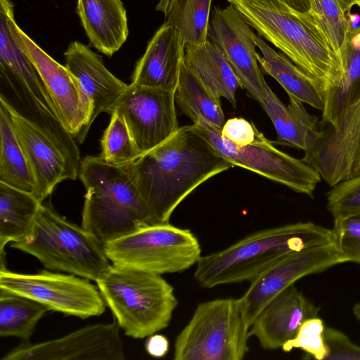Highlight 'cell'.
Here are the masks:
<instances>
[{"label": "cell", "mask_w": 360, "mask_h": 360, "mask_svg": "<svg viewBox=\"0 0 360 360\" xmlns=\"http://www.w3.org/2000/svg\"><path fill=\"white\" fill-rule=\"evenodd\" d=\"M126 165L156 224L169 222L198 186L233 167L193 124L179 127L166 141Z\"/></svg>", "instance_id": "obj_1"}, {"label": "cell", "mask_w": 360, "mask_h": 360, "mask_svg": "<svg viewBox=\"0 0 360 360\" xmlns=\"http://www.w3.org/2000/svg\"><path fill=\"white\" fill-rule=\"evenodd\" d=\"M332 230L297 222L255 231L219 251L202 255L194 278L202 288L251 281L283 257L332 243Z\"/></svg>", "instance_id": "obj_2"}, {"label": "cell", "mask_w": 360, "mask_h": 360, "mask_svg": "<svg viewBox=\"0 0 360 360\" xmlns=\"http://www.w3.org/2000/svg\"><path fill=\"white\" fill-rule=\"evenodd\" d=\"M79 177L86 189L82 226L103 245L156 224L126 165L88 155L82 160Z\"/></svg>", "instance_id": "obj_3"}, {"label": "cell", "mask_w": 360, "mask_h": 360, "mask_svg": "<svg viewBox=\"0 0 360 360\" xmlns=\"http://www.w3.org/2000/svg\"><path fill=\"white\" fill-rule=\"evenodd\" d=\"M227 1L259 36L317 80L324 94L339 81L340 66L307 12L297 11L279 0Z\"/></svg>", "instance_id": "obj_4"}, {"label": "cell", "mask_w": 360, "mask_h": 360, "mask_svg": "<svg viewBox=\"0 0 360 360\" xmlns=\"http://www.w3.org/2000/svg\"><path fill=\"white\" fill-rule=\"evenodd\" d=\"M96 283L119 327L134 339L166 328L178 305L173 286L160 274L112 264Z\"/></svg>", "instance_id": "obj_5"}, {"label": "cell", "mask_w": 360, "mask_h": 360, "mask_svg": "<svg viewBox=\"0 0 360 360\" xmlns=\"http://www.w3.org/2000/svg\"><path fill=\"white\" fill-rule=\"evenodd\" d=\"M10 247L37 258L45 268L96 281L110 265L104 245L82 226L42 203L31 232Z\"/></svg>", "instance_id": "obj_6"}, {"label": "cell", "mask_w": 360, "mask_h": 360, "mask_svg": "<svg viewBox=\"0 0 360 360\" xmlns=\"http://www.w3.org/2000/svg\"><path fill=\"white\" fill-rule=\"evenodd\" d=\"M250 326L239 298L201 302L176 336L174 360H241L249 351Z\"/></svg>", "instance_id": "obj_7"}, {"label": "cell", "mask_w": 360, "mask_h": 360, "mask_svg": "<svg viewBox=\"0 0 360 360\" xmlns=\"http://www.w3.org/2000/svg\"><path fill=\"white\" fill-rule=\"evenodd\" d=\"M104 249L112 264L160 275L184 272L202 256L191 231L169 222L143 226L104 244Z\"/></svg>", "instance_id": "obj_8"}, {"label": "cell", "mask_w": 360, "mask_h": 360, "mask_svg": "<svg viewBox=\"0 0 360 360\" xmlns=\"http://www.w3.org/2000/svg\"><path fill=\"white\" fill-rule=\"evenodd\" d=\"M193 125L196 132L233 167L247 169L295 192L314 197L321 180L320 174L302 160L277 149L261 131H258L252 143L238 146L223 138L221 130L207 123L200 122Z\"/></svg>", "instance_id": "obj_9"}, {"label": "cell", "mask_w": 360, "mask_h": 360, "mask_svg": "<svg viewBox=\"0 0 360 360\" xmlns=\"http://www.w3.org/2000/svg\"><path fill=\"white\" fill-rule=\"evenodd\" d=\"M90 281L48 270L21 274L0 269L1 290L34 300L49 311L80 319L98 316L105 310L98 286Z\"/></svg>", "instance_id": "obj_10"}, {"label": "cell", "mask_w": 360, "mask_h": 360, "mask_svg": "<svg viewBox=\"0 0 360 360\" xmlns=\"http://www.w3.org/2000/svg\"><path fill=\"white\" fill-rule=\"evenodd\" d=\"M120 328L114 319L108 323L88 325L41 342L23 341L1 360H124Z\"/></svg>", "instance_id": "obj_11"}, {"label": "cell", "mask_w": 360, "mask_h": 360, "mask_svg": "<svg viewBox=\"0 0 360 360\" xmlns=\"http://www.w3.org/2000/svg\"><path fill=\"white\" fill-rule=\"evenodd\" d=\"M175 103L173 91L128 85L115 110L124 118L140 155L179 129Z\"/></svg>", "instance_id": "obj_12"}, {"label": "cell", "mask_w": 360, "mask_h": 360, "mask_svg": "<svg viewBox=\"0 0 360 360\" xmlns=\"http://www.w3.org/2000/svg\"><path fill=\"white\" fill-rule=\"evenodd\" d=\"M24 51L39 73L65 129L82 143L89 130L91 104L77 78L46 53L16 24Z\"/></svg>", "instance_id": "obj_13"}, {"label": "cell", "mask_w": 360, "mask_h": 360, "mask_svg": "<svg viewBox=\"0 0 360 360\" xmlns=\"http://www.w3.org/2000/svg\"><path fill=\"white\" fill-rule=\"evenodd\" d=\"M341 263L344 262L332 243L294 252L280 259L251 281L240 297L247 323L250 327L262 309L297 280Z\"/></svg>", "instance_id": "obj_14"}, {"label": "cell", "mask_w": 360, "mask_h": 360, "mask_svg": "<svg viewBox=\"0 0 360 360\" xmlns=\"http://www.w3.org/2000/svg\"><path fill=\"white\" fill-rule=\"evenodd\" d=\"M254 32L240 12L232 5L214 7L207 39L226 59L239 85L258 101L268 85L258 65Z\"/></svg>", "instance_id": "obj_15"}, {"label": "cell", "mask_w": 360, "mask_h": 360, "mask_svg": "<svg viewBox=\"0 0 360 360\" xmlns=\"http://www.w3.org/2000/svg\"><path fill=\"white\" fill-rule=\"evenodd\" d=\"M329 125L302 160L333 186L360 174V99Z\"/></svg>", "instance_id": "obj_16"}, {"label": "cell", "mask_w": 360, "mask_h": 360, "mask_svg": "<svg viewBox=\"0 0 360 360\" xmlns=\"http://www.w3.org/2000/svg\"><path fill=\"white\" fill-rule=\"evenodd\" d=\"M319 307L291 285L271 299L258 313L250 327L266 350H275L292 340L302 323L318 316Z\"/></svg>", "instance_id": "obj_17"}, {"label": "cell", "mask_w": 360, "mask_h": 360, "mask_svg": "<svg viewBox=\"0 0 360 360\" xmlns=\"http://www.w3.org/2000/svg\"><path fill=\"white\" fill-rule=\"evenodd\" d=\"M5 107L35 179L33 195L42 203L58 184L66 179L75 180L79 172L43 132L16 112Z\"/></svg>", "instance_id": "obj_18"}, {"label": "cell", "mask_w": 360, "mask_h": 360, "mask_svg": "<svg viewBox=\"0 0 360 360\" xmlns=\"http://www.w3.org/2000/svg\"><path fill=\"white\" fill-rule=\"evenodd\" d=\"M65 66L77 78L91 104L89 129L102 112L111 115L128 88L105 66L102 57L78 41L64 53Z\"/></svg>", "instance_id": "obj_19"}, {"label": "cell", "mask_w": 360, "mask_h": 360, "mask_svg": "<svg viewBox=\"0 0 360 360\" xmlns=\"http://www.w3.org/2000/svg\"><path fill=\"white\" fill-rule=\"evenodd\" d=\"M185 44L179 30L165 22L148 41L131 75L136 85L176 91Z\"/></svg>", "instance_id": "obj_20"}, {"label": "cell", "mask_w": 360, "mask_h": 360, "mask_svg": "<svg viewBox=\"0 0 360 360\" xmlns=\"http://www.w3.org/2000/svg\"><path fill=\"white\" fill-rule=\"evenodd\" d=\"M0 103L16 112L43 132L79 174L82 160L79 148L55 112L39 102L20 82L1 73Z\"/></svg>", "instance_id": "obj_21"}, {"label": "cell", "mask_w": 360, "mask_h": 360, "mask_svg": "<svg viewBox=\"0 0 360 360\" xmlns=\"http://www.w3.org/2000/svg\"><path fill=\"white\" fill-rule=\"evenodd\" d=\"M77 14L90 46L111 57L129 35L127 11L121 0H77Z\"/></svg>", "instance_id": "obj_22"}, {"label": "cell", "mask_w": 360, "mask_h": 360, "mask_svg": "<svg viewBox=\"0 0 360 360\" xmlns=\"http://www.w3.org/2000/svg\"><path fill=\"white\" fill-rule=\"evenodd\" d=\"M290 98L285 105L269 85L258 102L271 119L277 133L275 144L290 146L309 152L323 134L318 128V118L310 115L303 103Z\"/></svg>", "instance_id": "obj_23"}, {"label": "cell", "mask_w": 360, "mask_h": 360, "mask_svg": "<svg viewBox=\"0 0 360 360\" xmlns=\"http://www.w3.org/2000/svg\"><path fill=\"white\" fill-rule=\"evenodd\" d=\"M253 39L262 54V56L257 55L261 70L274 77L285 90L289 97L323 112L325 107L323 86L283 53L274 51L260 36L254 33Z\"/></svg>", "instance_id": "obj_24"}, {"label": "cell", "mask_w": 360, "mask_h": 360, "mask_svg": "<svg viewBox=\"0 0 360 360\" xmlns=\"http://www.w3.org/2000/svg\"><path fill=\"white\" fill-rule=\"evenodd\" d=\"M184 63L206 87L236 107L239 82L222 53L211 41L185 44Z\"/></svg>", "instance_id": "obj_25"}, {"label": "cell", "mask_w": 360, "mask_h": 360, "mask_svg": "<svg viewBox=\"0 0 360 360\" xmlns=\"http://www.w3.org/2000/svg\"><path fill=\"white\" fill-rule=\"evenodd\" d=\"M42 203L32 193L0 182L1 256L8 243L28 236Z\"/></svg>", "instance_id": "obj_26"}, {"label": "cell", "mask_w": 360, "mask_h": 360, "mask_svg": "<svg viewBox=\"0 0 360 360\" xmlns=\"http://www.w3.org/2000/svg\"><path fill=\"white\" fill-rule=\"evenodd\" d=\"M360 99V25L352 27L341 76L325 91L322 122L334 126L340 116Z\"/></svg>", "instance_id": "obj_27"}, {"label": "cell", "mask_w": 360, "mask_h": 360, "mask_svg": "<svg viewBox=\"0 0 360 360\" xmlns=\"http://www.w3.org/2000/svg\"><path fill=\"white\" fill-rule=\"evenodd\" d=\"M221 97L214 94L183 62L175 91L180 110L193 122H205L221 130L225 121Z\"/></svg>", "instance_id": "obj_28"}, {"label": "cell", "mask_w": 360, "mask_h": 360, "mask_svg": "<svg viewBox=\"0 0 360 360\" xmlns=\"http://www.w3.org/2000/svg\"><path fill=\"white\" fill-rule=\"evenodd\" d=\"M0 182L34 193L36 181L7 108L0 103Z\"/></svg>", "instance_id": "obj_29"}, {"label": "cell", "mask_w": 360, "mask_h": 360, "mask_svg": "<svg viewBox=\"0 0 360 360\" xmlns=\"http://www.w3.org/2000/svg\"><path fill=\"white\" fill-rule=\"evenodd\" d=\"M315 28L334 55L341 72L349 34L350 14L344 11L338 0H309L306 11Z\"/></svg>", "instance_id": "obj_30"}, {"label": "cell", "mask_w": 360, "mask_h": 360, "mask_svg": "<svg viewBox=\"0 0 360 360\" xmlns=\"http://www.w3.org/2000/svg\"><path fill=\"white\" fill-rule=\"evenodd\" d=\"M48 311L34 300L0 289V336L29 341Z\"/></svg>", "instance_id": "obj_31"}, {"label": "cell", "mask_w": 360, "mask_h": 360, "mask_svg": "<svg viewBox=\"0 0 360 360\" xmlns=\"http://www.w3.org/2000/svg\"><path fill=\"white\" fill-rule=\"evenodd\" d=\"M212 1L176 0L165 22L179 30L185 44H203L207 41Z\"/></svg>", "instance_id": "obj_32"}, {"label": "cell", "mask_w": 360, "mask_h": 360, "mask_svg": "<svg viewBox=\"0 0 360 360\" xmlns=\"http://www.w3.org/2000/svg\"><path fill=\"white\" fill-rule=\"evenodd\" d=\"M101 148L99 155L112 165H125L140 156L124 118L115 110L101 139Z\"/></svg>", "instance_id": "obj_33"}, {"label": "cell", "mask_w": 360, "mask_h": 360, "mask_svg": "<svg viewBox=\"0 0 360 360\" xmlns=\"http://www.w3.org/2000/svg\"><path fill=\"white\" fill-rule=\"evenodd\" d=\"M326 207L334 219L360 214V174L333 186Z\"/></svg>", "instance_id": "obj_34"}, {"label": "cell", "mask_w": 360, "mask_h": 360, "mask_svg": "<svg viewBox=\"0 0 360 360\" xmlns=\"http://www.w3.org/2000/svg\"><path fill=\"white\" fill-rule=\"evenodd\" d=\"M325 326L319 316L307 319L300 326L295 338L285 343L281 349L285 352L300 349L309 356L326 360L328 349L324 338Z\"/></svg>", "instance_id": "obj_35"}, {"label": "cell", "mask_w": 360, "mask_h": 360, "mask_svg": "<svg viewBox=\"0 0 360 360\" xmlns=\"http://www.w3.org/2000/svg\"><path fill=\"white\" fill-rule=\"evenodd\" d=\"M332 243L343 262L360 264V214L335 219Z\"/></svg>", "instance_id": "obj_36"}, {"label": "cell", "mask_w": 360, "mask_h": 360, "mask_svg": "<svg viewBox=\"0 0 360 360\" xmlns=\"http://www.w3.org/2000/svg\"><path fill=\"white\" fill-rule=\"evenodd\" d=\"M324 338L328 349L326 360H360V345L353 342L344 333L325 326Z\"/></svg>", "instance_id": "obj_37"}, {"label": "cell", "mask_w": 360, "mask_h": 360, "mask_svg": "<svg viewBox=\"0 0 360 360\" xmlns=\"http://www.w3.org/2000/svg\"><path fill=\"white\" fill-rule=\"evenodd\" d=\"M258 131L252 122L241 117H235L224 122L221 135L233 144L243 146L255 141Z\"/></svg>", "instance_id": "obj_38"}, {"label": "cell", "mask_w": 360, "mask_h": 360, "mask_svg": "<svg viewBox=\"0 0 360 360\" xmlns=\"http://www.w3.org/2000/svg\"><path fill=\"white\" fill-rule=\"evenodd\" d=\"M145 348L150 356L155 358H162L167 354L169 342L165 335L155 333L148 337Z\"/></svg>", "instance_id": "obj_39"}, {"label": "cell", "mask_w": 360, "mask_h": 360, "mask_svg": "<svg viewBox=\"0 0 360 360\" xmlns=\"http://www.w3.org/2000/svg\"><path fill=\"white\" fill-rule=\"evenodd\" d=\"M176 0H160L156 6V11L164 13L167 17Z\"/></svg>", "instance_id": "obj_40"}, {"label": "cell", "mask_w": 360, "mask_h": 360, "mask_svg": "<svg viewBox=\"0 0 360 360\" xmlns=\"http://www.w3.org/2000/svg\"><path fill=\"white\" fill-rule=\"evenodd\" d=\"M340 6L344 11L350 14V11L353 6L357 5L360 3V0H338Z\"/></svg>", "instance_id": "obj_41"}, {"label": "cell", "mask_w": 360, "mask_h": 360, "mask_svg": "<svg viewBox=\"0 0 360 360\" xmlns=\"http://www.w3.org/2000/svg\"><path fill=\"white\" fill-rule=\"evenodd\" d=\"M279 1H281L283 3H285V4L290 6L295 7V6L302 4L307 0H279Z\"/></svg>", "instance_id": "obj_42"}, {"label": "cell", "mask_w": 360, "mask_h": 360, "mask_svg": "<svg viewBox=\"0 0 360 360\" xmlns=\"http://www.w3.org/2000/svg\"><path fill=\"white\" fill-rule=\"evenodd\" d=\"M353 314L355 318L360 321V302L356 303L353 307Z\"/></svg>", "instance_id": "obj_43"}, {"label": "cell", "mask_w": 360, "mask_h": 360, "mask_svg": "<svg viewBox=\"0 0 360 360\" xmlns=\"http://www.w3.org/2000/svg\"><path fill=\"white\" fill-rule=\"evenodd\" d=\"M357 6L360 8V3L359 4H357Z\"/></svg>", "instance_id": "obj_44"}]
</instances>
